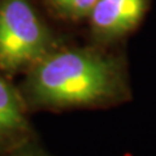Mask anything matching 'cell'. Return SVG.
I'll return each mask as SVG.
<instances>
[{
    "label": "cell",
    "instance_id": "cell-1",
    "mask_svg": "<svg viewBox=\"0 0 156 156\" xmlns=\"http://www.w3.org/2000/svg\"><path fill=\"white\" fill-rule=\"evenodd\" d=\"M27 109H108L133 99L128 62L111 47L58 46L29 69L18 85Z\"/></svg>",
    "mask_w": 156,
    "mask_h": 156
},
{
    "label": "cell",
    "instance_id": "cell-2",
    "mask_svg": "<svg viewBox=\"0 0 156 156\" xmlns=\"http://www.w3.org/2000/svg\"><path fill=\"white\" fill-rule=\"evenodd\" d=\"M61 46L33 0H0V70L25 74Z\"/></svg>",
    "mask_w": 156,
    "mask_h": 156
},
{
    "label": "cell",
    "instance_id": "cell-3",
    "mask_svg": "<svg viewBox=\"0 0 156 156\" xmlns=\"http://www.w3.org/2000/svg\"><path fill=\"white\" fill-rule=\"evenodd\" d=\"M150 0H98L87 17L92 43L111 47L143 21Z\"/></svg>",
    "mask_w": 156,
    "mask_h": 156
},
{
    "label": "cell",
    "instance_id": "cell-4",
    "mask_svg": "<svg viewBox=\"0 0 156 156\" xmlns=\"http://www.w3.org/2000/svg\"><path fill=\"white\" fill-rule=\"evenodd\" d=\"M38 139L25 99L12 78L0 70V154H8Z\"/></svg>",
    "mask_w": 156,
    "mask_h": 156
},
{
    "label": "cell",
    "instance_id": "cell-5",
    "mask_svg": "<svg viewBox=\"0 0 156 156\" xmlns=\"http://www.w3.org/2000/svg\"><path fill=\"white\" fill-rule=\"evenodd\" d=\"M55 17L64 21L87 20L98 0H43Z\"/></svg>",
    "mask_w": 156,
    "mask_h": 156
},
{
    "label": "cell",
    "instance_id": "cell-6",
    "mask_svg": "<svg viewBox=\"0 0 156 156\" xmlns=\"http://www.w3.org/2000/svg\"><path fill=\"white\" fill-rule=\"evenodd\" d=\"M0 156H53L43 147L39 139L33 140L21 148H17L8 154H0Z\"/></svg>",
    "mask_w": 156,
    "mask_h": 156
}]
</instances>
